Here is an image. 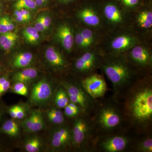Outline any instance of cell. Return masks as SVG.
<instances>
[{"label": "cell", "mask_w": 152, "mask_h": 152, "mask_svg": "<svg viewBox=\"0 0 152 152\" xmlns=\"http://www.w3.org/2000/svg\"><path fill=\"white\" fill-rule=\"evenodd\" d=\"M133 120L140 124H146L152 118V90L151 87H142L135 92L128 105Z\"/></svg>", "instance_id": "cell-1"}, {"label": "cell", "mask_w": 152, "mask_h": 152, "mask_svg": "<svg viewBox=\"0 0 152 152\" xmlns=\"http://www.w3.org/2000/svg\"><path fill=\"white\" fill-rule=\"evenodd\" d=\"M102 68L106 76L113 84L116 95L130 83L132 77V70L122 61L110 60L103 64Z\"/></svg>", "instance_id": "cell-2"}, {"label": "cell", "mask_w": 152, "mask_h": 152, "mask_svg": "<svg viewBox=\"0 0 152 152\" xmlns=\"http://www.w3.org/2000/svg\"><path fill=\"white\" fill-rule=\"evenodd\" d=\"M122 121L121 113L115 106L107 105L99 110L96 116V124L103 131L113 130L120 126Z\"/></svg>", "instance_id": "cell-3"}, {"label": "cell", "mask_w": 152, "mask_h": 152, "mask_svg": "<svg viewBox=\"0 0 152 152\" xmlns=\"http://www.w3.org/2000/svg\"><path fill=\"white\" fill-rule=\"evenodd\" d=\"M93 130L92 123L86 115L78 117L75 121L72 130V144L80 148L86 144Z\"/></svg>", "instance_id": "cell-4"}, {"label": "cell", "mask_w": 152, "mask_h": 152, "mask_svg": "<svg viewBox=\"0 0 152 152\" xmlns=\"http://www.w3.org/2000/svg\"><path fill=\"white\" fill-rule=\"evenodd\" d=\"M64 87L71 102L79 106L86 113L91 111L94 107L93 99L80 86L64 83Z\"/></svg>", "instance_id": "cell-5"}, {"label": "cell", "mask_w": 152, "mask_h": 152, "mask_svg": "<svg viewBox=\"0 0 152 152\" xmlns=\"http://www.w3.org/2000/svg\"><path fill=\"white\" fill-rule=\"evenodd\" d=\"M81 85L93 99L104 96L107 90L104 79L98 74H93L86 77L82 81Z\"/></svg>", "instance_id": "cell-6"}, {"label": "cell", "mask_w": 152, "mask_h": 152, "mask_svg": "<svg viewBox=\"0 0 152 152\" xmlns=\"http://www.w3.org/2000/svg\"><path fill=\"white\" fill-rule=\"evenodd\" d=\"M53 94V87L45 79H41L33 86L30 97V102L39 105L50 100Z\"/></svg>", "instance_id": "cell-7"}, {"label": "cell", "mask_w": 152, "mask_h": 152, "mask_svg": "<svg viewBox=\"0 0 152 152\" xmlns=\"http://www.w3.org/2000/svg\"><path fill=\"white\" fill-rule=\"evenodd\" d=\"M72 143V131L66 127L57 129L53 133L51 145L55 150H64Z\"/></svg>", "instance_id": "cell-8"}, {"label": "cell", "mask_w": 152, "mask_h": 152, "mask_svg": "<svg viewBox=\"0 0 152 152\" xmlns=\"http://www.w3.org/2000/svg\"><path fill=\"white\" fill-rule=\"evenodd\" d=\"M56 37L66 51L69 53L72 50L75 37L73 31L69 25L66 23L60 25L56 31Z\"/></svg>", "instance_id": "cell-9"}, {"label": "cell", "mask_w": 152, "mask_h": 152, "mask_svg": "<svg viewBox=\"0 0 152 152\" xmlns=\"http://www.w3.org/2000/svg\"><path fill=\"white\" fill-rule=\"evenodd\" d=\"M22 124L25 132L28 133L39 132L45 127L42 114L38 110L32 112L29 116L22 122Z\"/></svg>", "instance_id": "cell-10"}, {"label": "cell", "mask_w": 152, "mask_h": 152, "mask_svg": "<svg viewBox=\"0 0 152 152\" xmlns=\"http://www.w3.org/2000/svg\"><path fill=\"white\" fill-rule=\"evenodd\" d=\"M129 144V140L124 136H116L109 137L102 142L101 147L106 152H121L124 150Z\"/></svg>", "instance_id": "cell-11"}, {"label": "cell", "mask_w": 152, "mask_h": 152, "mask_svg": "<svg viewBox=\"0 0 152 152\" xmlns=\"http://www.w3.org/2000/svg\"><path fill=\"white\" fill-rule=\"evenodd\" d=\"M97 61V58L94 53L87 52L76 60L75 68L80 72L87 73L94 68Z\"/></svg>", "instance_id": "cell-12"}, {"label": "cell", "mask_w": 152, "mask_h": 152, "mask_svg": "<svg viewBox=\"0 0 152 152\" xmlns=\"http://www.w3.org/2000/svg\"><path fill=\"white\" fill-rule=\"evenodd\" d=\"M131 59L139 65L146 66L151 65L152 56L148 50L142 46H137L132 49L130 53Z\"/></svg>", "instance_id": "cell-13"}, {"label": "cell", "mask_w": 152, "mask_h": 152, "mask_svg": "<svg viewBox=\"0 0 152 152\" xmlns=\"http://www.w3.org/2000/svg\"><path fill=\"white\" fill-rule=\"evenodd\" d=\"M137 43V39L133 36L123 34L117 36L112 41L111 47L117 52H124L134 46Z\"/></svg>", "instance_id": "cell-14"}, {"label": "cell", "mask_w": 152, "mask_h": 152, "mask_svg": "<svg viewBox=\"0 0 152 152\" xmlns=\"http://www.w3.org/2000/svg\"><path fill=\"white\" fill-rule=\"evenodd\" d=\"M45 56L49 64L56 69H63L66 66L64 57L55 47H48L45 51Z\"/></svg>", "instance_id": "cell-15"}, {"label": "cell", "mask_w": 152, "mask_h": 152, "mask_svg": "<svg viewBox=\"0 0 152 152\" xmlns=\"http://www.w3.org/2000/svg\"><path fill=\"white\" fill-rule=\"evenodd\" d=\"M79 18L86 24L91 26H97L100 23L99 17L92 9L86 8L79 11L77 14Z\"/></svg>", "instance_id": "cell-16"}, {"label": "cell", "mask_w": 152, "mask_h": 152, "mask_svg": "<svg viewBox=\"0 0 152 152\" xmlns=\"http://www.w3.org/2000/svg\"><path fill=\"white\" fill-rule=\"evenodd\" d=\"M18 38V35L12 31L0 34V48L4 51L11 50L15 45Z\"/></svg>", "instance_id": "cell-17"}, {"label": "cell", "mask_w": 152, "mask_h": 152, "mask_svg": "<svg viewBox=\"0 0 152 152\" xmlns=\"http://www.w3.org/2000/svg\"><path fill=\"white\" fill-rule=\"evenodd\" d=\"M37 76V71L35 68H28L14 74L12 80L15 82L26 84L33 80Z\"/></svg>", "instance_id": "cell-18"}, {"label": "cell", "mask_w": 152, "mask_h": 152, "mask_svg": "<svg viewBox=\"0 0 152 152\" xmlns=\"http://www.w3.org/2000/svg\"><path fill=\"white\" fill-rule=\"evenodd\" d=\"M104 14L106 18L114 24H118L123 21L122 14L118 8L113 4L107 5L104 8Z\"/></svg>", "instance_id": "cell-19"}, {"label": "cell", "mask_w": 152, "mask_h": 152, "mask_svg": "<svg viewBox=\"0 0 152 152\" xmlns=\"http://www.w3.org/2000/svg\"><path fill=\"white\" fill-rule=\"evenodd\" d=\"M33 55L31 52L19 53L14 57L12 66L17 69L26 68L30 65L33 60Z\"/></svg>", "instance_id": "cell-20"}, {"label": "cell", "mask_w": 152, "mask_h": 152, "mask_svg": "<svg viewBox=\"0 0 152 152\" xmlns=\"http://www.w3.org/2000/svg\"><path fill=\"white\" fill-rule=\"evenodd\" d=\"M39 32L34 27H28L23 30L22 35L25 41L31 45H36L39 43L40 39Z\"/></svg>", "instance_id": "cell-21"}, {"label": "cell", "mask_w": 152, "mask_h": 152, "mask_svg": "<svg viewBox=\"0 0 152 152\" xmlns=\"http://www.w3.org/2000/svg\"><path fill=\"white\" fill-rule=\"evenodd\" d=\"M0 133L12 137H15L20 134V127L18 124L13 120L6 121L0 127Z\"/></svg>", "instance_id": "cell-22"}, {"label": "cell", "mask_w": 152, "mask_h": 152, "mask_svg": "<svg viewBox=\"0 0 152 152\" xmlns=\"http://www.w3.org/2000/svg\"><path fill=\"white\" fill-rule=\"evenodd\" d=\"M137 21L140 26L143 28L152 27V12L151 11H144L140 13L137 17Z\"/></svg>", "instance_id": "cell-23"}, {"label": "cell", "mask_w": 152, "mask_h": 152, "mask_svg": "<svg viewBox=\"0 0 152 152\" xmlns=\"http://www.w3.org/2000/svg\"><path fill=\"white\" fill-rule=\"evenodd\" d=\"M55 102L60 108H64L69 103V99L64 89L60 88L57 90L55 96Z\"/></svg>", "instance_id": "cell-24"}, {"label": "cell", "mask_w": 152, "mask_h": 152, "mask_svg": "<svg viewBox=\"0 0 152 152\" xmlns=\"http://www.w3.org/2000/svg\"><path fill=\"white\" fill-rule=\"evenodd\" d=\"M47 115L50 121L54 124L61 125L64 121L62 112L58 109H51L47 112Z\"/></svg>", "instance_id": "cell-25"}, {"label": "cell", "mask_w": 152, "mask_h": 152, "mask_svg": "<svg viewBox=\"0 0 152 152\" xmlns=\"http://www.w3.org/2000/svg\"><path fill=\"white\" fill-rule=\"evenodd\" d=\"M42 143L38 137H33L28 140L25 144V148L28 152H38L40 150Z\"/></svg>", "instance_id": "cell-26"}, {"label": "cell", "mask_w": 152, "mask_h": 152, "mask_svg": "<svg viewBox=\"0 0 152 152\" xmlns=\"http://www.w3.org/2000/svg\"><path fill=\"white\" fill-rule=\"evenodd\" d=\"M14 7L15 10L25 9L31 11L35 10L37 7L34 0H17Z\"/></svg>", "instance_id": "cell-27"}, {"label": "cell", "mask_w": 152, "mask_h": 152, "mask_svg": "<svg viewBox=\"0 0 152 152\" xmlns=\"http://www.w3.org/2000/svg\"><path fill=\"white\" fill-rule=\"evenodd\" d=\"M82 110H83L79 106L71 102L64 108V113L66 116L73 118L77 116Z\"/></svg>", "instance_id": "cell-28"}, {"label": "cell", "mask_w": 152, "mask_h": 152, "mask_svg": "<svg viewBox=\"0 0 152 152\" xmlns=\"http://www.w3.org/2000/svg\"><path fill=\"white\" fill-rule=\"evenodd\" d=\"M13 86L12 90L17 94L23 96H27L28 94V88L26 84L21 82H15Z\"/></svg>", "instance_id": "cell-29"}, {"label": "cell", "mask_w": 152, "mask_h": 152, "mask_svg": "<svg viewBox=\"0 0 152 152\" xmlns=\"http://www.w3.org/2000/svg\"><path fill=\"white\" fill-rule=\"evenodd\" d=\"M138 150L144 152H152V139L149 138L145 139L139 144Z\"/></svg>", "instance_id": "cell-30"}, {"label": "cell", "mask_w": 152, "mask_h": 152, "mask_svg": "<svg viewBox=\"0 0 152 152\" xmlns=\"http://www.w3.org/2000/svg\"><path fill=\"white\" fill-rule=\"evenodd\" d=\"M80 32L84 39L88 47L90 46L94 42V33L92 31L89 29L86 28L82 30Z\"/></svg>", "instance_id": "cell-31"}, {"label": "cell", "mask_w": 152, "mask_h": 152, "mask_svg": "<svg viewBox=\"0 0 152 152\" xmlns=\"http://www.w3.org/2000/svg\"><path fill=\"white\" fill-rule=\"evenodd\" d=\"M75 41L77 45L80 48H86L88 47L80 32L76 34L75 37Z\"/></svg>", "instance_id": "cell-32"}, {"label": "cell", "mask_w": 152, "mask_h": 152, "mask_svg": "<svg viewBox=\"0 0 152 152\" xmlns=\"http://www.w3.org/2000/svg\"><path fill=\"white\" fill-rule=\"evenodd\" d=\"M6 16H0V34L8 32Z\"/></svg>", "instance_id": "cell-33"}, {"label": "cell", "mask_w": 152, "mask_h": 152, "mask_svg": "<svg viewBox=\"0 0 152 152\" xmlns=\"http://www.w3.org/2000/svg\"><path fill=\"white\" fill-rule=\"evenodd\" d=\"M40 17L41 20L46 30H48L51 24V18L48 15H45V14L41 15V16H40Z\"/></svg>", "instance_id": "cell-34"}, {"label": "cell", "mask_w": 152, "mask_h": 152, "mask_svg": "<svg viewBox=\"0 0 152 152\" xmlns=\"http://www.w3.org/2000/svg\"><path fill=\"white\" fill-rule=\"evenodd\" d=\"M34 28L39 32H42L46 31L45 28L41 20L40 17L39 16L36 19L34 23Z\"/></svg>", "instance_id": "cell-35"}, {"label": "cell", "mask_w": 152, "mask_h": 152, "mask_svg": "<svg viewBox=\"0 0 152 152\" xmlns=\"http://www.w3.org/2000/svg\"><path fill=\"white\" fill-rule=\"evenodd\" d=\"M26 115V113L24 108L22 106L17 105L16 119H22Z\"/></svg>", "instance_id": "cell-36"}, {"label": "cell", "mask_w": 152, "mask_h": 152, "mask_svg": "<svg viewBox=\"0 0 152 152\" xmlns=\"http://www.w3.org/2000/svg\"><path fill=\"white\" fill-rule=\"evenodd\" d=\"M11 86L10 82L9 80V79L7 80V81L0 88V99L1 97L10 88Z\"/></svg>", "instance_id": "cell-37"}, {"label": "cell", "mask_w": 152, "mask_h": 152, "mask_svg": "<svg viewBox=\"0 0 152 152\" xmlns=\"http://www.w3.org/2000/svg\"><path fill=\"white\" fill-rule=\"evenodd\" d=\"M139 0H121L124 5L128 7H134L137 4Z\"/></svg>", "instance_id": "cell-38"}, {"label": "cell", "mask_w": 152, "mask_h": 152, "mask_svg": "<svg viewBox=\"0 0 152 152\" xmlns=\"http://www.w3.org/2000/svg\"><path fill=\"white\" fill-rule=\"evenodd\" d=\"M6 18L7 26L9 32L12 31L15 28V24H14L13 22L11 20L10 17L8 16H6Z\"/></svg>", "instance_id": "cell-39"}, {"label": "cell", "mask_w": 152, "mask_h": 152, "mask_svg": "<svg viewBox=\"0 0 152 152\" xmlns=\"http://www.w3.org/2000/svg\"><path fill=\"white\" fill-rule=\"evenodd\" d=\"M17 105L12 106L9 109V113L12 118L16 119Z\"/></svg>", "instance_id": "cell-40"}, {"label": "cell", "mask_w": 152, "mask_h": 152, "mask_svg": "<svg viewBox=\"0 0 152 152\" xmlns=\"http://www.w3.org/2000/svg\"><path fill=\"white\" fill-rule=\"evenodd\" d=\"M34 1L37 4V7H40L45 5L43 0H34Z\"/></svg>", "instance_id": "cell-41"}, {"label": "cell", "mask_w": 152, "mask_h": 152, "mask_svg": "<svg viewBox=\"0 0 152 152\" xmlns=\"http://www.w3.org/2000/svg\"><path fill=\"white\" fill-rule=\"evenodd\" d=\"M61 2L64 3V4H67V3H69L72 2L74 0H59Z\"/></svg>", "instance_id": "cell-42"}, {"label": "cell", "mask_w": 152, "mask_h": 152, "mask_svg": "<svg viewBox=\"0 0 152 152\" xmlns=\"http://www.w3.org/2000/svg\"><path fill=\"white\" fill-rule=\"evenodd\" d=\"M3 8H4V7H3V4L1 2H0V14L2 12Z\"/></svg>", "instance_id": "cell-43"}, {"label": "cell", "mask_w": 152, "mask_h": 152, "mask_svg": "<svg viewBox=\"0 0 152 152\" xmlns=\"http://www.w3.org/2000/svg\"><path fill=\"white\" fill-rule=\"evenodd\" d=\"M45 5L47 4L48 3L49 0H43Z\"/></svg>", "instance_id": "cell-44"}, {"label": "cell", "mask_w": 152, "mask_h": 152, "mask_svg": "<svg viewBox=\"0 0 152 152\" xmlns=\"http://www.w3.org/2000/svg\"><path fill=\"white\" fill-rule=\"evenodd\" d=\"M2 117V113L1 111V110H0V120H1V118Z\"/></svg>", "instance_id": "cell-45"}, {"label": "cell", "mask_w": 152, "mask_h": 152, "mask_svg": "<svg viewBox=\"0 0 152 152\" xmlns=\"http://www.w3.org/2000/svg\"><path fill=\"white\" fill-rule=\"evenodd\" d=\"M2 67L0 65V73H1V72Z\"/></svg>", "instance_id": "cell-46"}, {"label": "cell", "mask_w": 152, "mask_h": 152, "mask_svg": "<svg viewBox=\"0 0 152 152\" xmlns=\"http://www.w3.org/2000/svg\"><path fill=\"white\" fill-rule=\"evenodd\" d=\"M10 1H16V0H10Z\"/></svg>", "instance_id": "cell-47"}, {"label": "cell", "mask_w": 152, "mask_h": 152, "mask_svg": "<svg viewBox=\"0 0 152 152\" xmlns=\"http://www.w3.org/2000/svg\"><path fill=\"white\" fill-rule=\"evenodd\" d=\"M0 150H1V149H0Z\"/></svg>", "instance_id": "cell-48"}]
</instances>
